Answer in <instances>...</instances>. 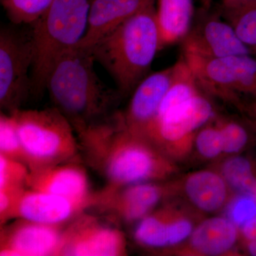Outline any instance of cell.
Listing matches in <instances>:
<instances>
[{
	"mask_svg": "<svg viewBox=\"0 0 256 256\" xmlns=\"http://www.w3.org/2000/svg\"><path fill=\"white\" fill-rule=\"evenodd\" d=\"M28 173L24 163L0 154V190L25 188Z\"/></svg>",
	"mask_w": 256,
	"mask_h": 256,
	"instance_id": "cell-28",
	"label": "cell"
},
{
	"mask_svg": "<svg viewBox=\"0 0 256 256\" xmlns=\"http://www.w3.org/2000/svg\"><path fill=\"white\" fill-rule=\"evenodd\" d=\"M154 4L128 18L89 48L121 95L132 92L161 50Z\"/></svg>",
	"mask_w": 256,
	"mask_h": 256,
	"instance_id": "cell-3",
	"label": "cell"
},
{
	"mask_svg": "<svg viewBox=\"0 0 256 256\" xmlns=\"http://www.w3.org/2000/svg\"><path fill=\"white\" fill-rule=\"evenodd\" d=\"M173 65L146 75L132 92L127 110L120 114L128 129L144 134L156 120L172 78Z\"/></svg>",
	"mask_w": 256,
	"mask_h": 256,
	"instance_id": "cell-15",
	"label": "cell"
},
{
	"mask_svg": "<svg viewBox=\"0 0 256 256\" xmlns=\"http://www.w3.org/2000/svg\"><path fill=\"white\" fill-rule=\"evenodd\" d=\"M11 114L31 170L64 164L76 156L74 127L58 109L18 110Z\"/></svg>",
	"mask_w": 256,
	"mask_h": 256,
	"instance_id": "cell-5",
	"label": "cell"
},
{
	"mask_svg": "<svg viewBox=\"0 0 256 256\" xmlns=\"http://www.w3.org/2000/svg\"><path fill=\"white\" fill-rule=\"evenodd\" d=\"M214 118L198 130L194 140L197 151L206 159H214L223 154L222 133Z\"/></svg>",
	"mask_w": 256,
	"mask_h": 256,
	"instance_id": "cell-27",
	"label": "cell"
},
{
	"mask_svg": "<svg viewBox=\"0 0 256 256\" xmlns=\"http://www.w3.org/2000/svg\"><path fill=\"white\" fill-rule=\"evenodd\" d=\"M175 194L174 183H138L121 188H108L96 195L95 206L127 222L142 220L164 196Z\"/></svg>",
	"mask_w": 256,
	"mask_h": 256,
	"instance_id": "cell-11",
	"label": "cell"
},
{
	"mask_svg": "<svg viewBox=\"0 0 256 256\" xmlns=\"http://www.w3.org/2000/svg\"><path fill=\"white\" fill-rule=\"evenodd\" d=\"M153 0H90L86 32L76 46L89 48Z\"/></svg>",
	"mask_w": 256,
	"mask_h": 256,
	"instance_id": "cell-16",
	"label": "cell"
},
{
	"mask_svg": "<svg viewBox=\"0 0 256 256\" xmlns=\"http://www.w3.org/2000/svg\"><path fill=\"white\" fill-rule=\"evenodd\" d=\"M176 193L182 192L192 207L202 213H215L226 206L230 188L220 172L200 170L175 182Z\"/></svg>",
	"mask_w": 256,
	"mask_h": 256,
	"instance_id": "cell-18",
	"label": "cell"
},
{
	"mask_svg": "<svg viewBox=\"0 0 256 256\" xmlns=\"http://www.w3.org/2000/svg\"><path fill=\"white\" fill-rule=\"evenodd\" d=\"M63 236L60 226L22 220L2 230L0 256H60Z\"/></svg>",
	"mask_w": 256,
	"mask_h": 256,
	"instance_id": "cell-14",
	"label": "cell"
},
{
	"mask_svg": "<svg viewBox=\"0 0 256 256\" xmlns=\"http://www.w3.org/2000/svg\"><path fill=\"white\" fill-rule=\"evenodd\" d=\"M96 195L86 200H76L36 190H23L18 197L13 218L47 225L60 226L85 208L94 206Z\"/></svg>",
	"mask_w": 256,
	"mask_h": 256,
	"instance_id": "cell-13",
	"label": "cell"
},
{
	"mask_svg": "<svg viewBox=\"0 0 256 256\" xmlns=\"http://www.w3.org/2000/svg\"><path fill=\"white\" fill-rule=\"evenodd\" d=\"M182 54L218 58L255 54L246 46L235 30L222 15L203 9L194 16L190 32L184 38Z\"/></svg>",
	"mask_w": 256,
	"mask_h": 256,
	"instance_id": "cell-9",
	"label": "cell"
},
{
	"mask_svg": "<svg viewBox=\"0 0 256 256\" xmlns=\"http://www.w3.org/2000/svg\"><path fill=\"white\" fill-rule=\"evenodd\" d=\"M90 0H54L46 12L30 24L34 46L33 94L46 90L57 62L80 43L86 32Z\"/></svg>",
	"mask_w": 256,
	"mask_h": 256,
	"instance_id": "cell-4",
	"label": "cell"
},
{
	"mask_svg": "<svg viewBox=\"0 0 256 256\" xmlns=\"http://www.w3.org/2000/svg\"><path fill=\"white\" fill-rule=\"evenodd\" d=\"M218 114L212 98L202 92L156 119L143 136L172 160L186 156L197 132Z\"/></svg>",
	"mask_w": 256,
	"mask_h": 256,
	"instance_id": "cell-7",
	"label": "cell"
},
{
	"mask_svg": "<svg viewBox=\"0 0 256 256\" xmlns=\"http://www.w3.org/2000/svg\"><path fill=\"white\" fill-rule=\"evenodd\" d=\"M26 188L86 200L94 196L89 192L86 173L78 165L60 164L31 170Z\"/></svg>",
	"mask_w": 256,
	"mask_h": 256,
	"instance_id": "cell-17",
	"label": "cell"
},
{
	"mask_svg": "<svg viewBox=\"0 0 256 256\" xmlns=\"http://www.w3.org/2000/svg\"><path fill=\"white\" fill-rule=\"evenodd\" d=\"M195 227V216L190 210L170 204L140 220L134 237L146 247L174 246L188 238Z\"/></svg>",
	"mask_w": 256,
	"mask_h": 256,
	"instance_id": "cell-12",
	"label": "cell"
},
{
	"mask_svg": "<svg viewBox=\"0 0 256 256\" xmlns=\"http://www.w3.org/2000/svg\"><path fill=\"white\" fill-rule=\"evenodd\" d=\"M204 92L240 108L244 96L256 98V54L218 58L182 54Z\"/></svg>",
	"mask_w": 256,
	"mask_h": 256,
	"instance_id": "cell-6",
	"label": "cell"
},
{
	"mask_svg": "<svg viewBox=\"0 0 256 256\" xmlns=\"http://www.w3.org/2000/svg\"><path fill=\"white\" fill-rule=\"evenodd\" d=\"M202 92L203 90L197 80L196 75L182 55L173 64L171 84L162 102L156 118L190 100L194 96L198 95Z\"/></svg>",
	"mask_w": 256,
	"mask_h": 256,
	"instance_id": "cell-21",
	"label": "cell"
},
{
	"mask_svg": "<svg viewBox=\"0 0 256 256\" xmlns=\"http://www.w3.org/2000/svg\"><path fill=\"white\" fill-rule=\"evenodd\" d=\"M214 120L222 133L223 154H237L248 144L252 128L248 120V124H246L238 119L220 116L218 114Z\"/></svg>",
	"mask_w": 256,
	"mask_h": 256,
	"instance_id": "cell-24",
	"label": "cell"
},
{
	"mask_svg": "<svg viewBox=\"0 0 256 256\" xmlns=\"http://www.w3.org/2000/svg\"><path fill=\"white\" fill-rule=\"evenodd\" d=\"M34 46L31 28L4 26L0 31V104L9 112L33 94L31 70Z\"/></svg>",
	"mask_w": 256,
	"mask_h": 256,
	"instance_id": "cell-8",
	"label": "cell"
},
{
	"mask_svg": "<svg viewBox=\"0 0 256 256\" xmlns=\"http://www.w3.org/2000/svg\"><path fill=\"white\" fill-rule=\"evenodd\" d=\"M226 216L238 228H242L256 217V196L238 193L227 203Z\"/></svg>",
	"mask_w": 256,
	"mask_h": 256,
	"instance_id": "cell-29",
	"label": "cell"
},
{
	"mask_svg": "<svg viewBox=\"0 0 256 256\" xmlns=\"http://www.w3.org/2000/svg\"><path fill=\"white\" fill-rule=\"evenodd\" d=\"M218 12L232 25L240 41L256 54V0L222 2Z\"/></svg>",
	"mask_w": 256,
	"mask_h": 256,
	"instance_id": "cell-22",
	"label": "cell"
},
{
	"mask_svg": "<svg viewBox=\"0 0 256 256\" xmlns=\"http://www.w3.org/2000/svg\"><path fill=\"white\" fill-rule=\"evenodd\" d=\"M214 1V0H201L203 8H205V9H210Z\"/></svg>",
	"mask_w": 256,
	"mask_h": 256,
	"instance_id": "cell-32",
	"label": "cell"
},
{
	"mask_svg": "<svg viewBox=\"0 0 256 256\" xmlns=\"http://www.w3.org/2000/svg\"><path fill=\"white\" fill-rule=\"evenodd\" d=\"M242 110L247 112L248 116V120L254 127L256 130V98H254V100L250 104H244Z\"/></svg>",
	"mask_w": 256,
	"mask_h": 256,
	"instance_id": "cell-31",
	"label": "cell"
},
{
	"mask_svg": "<svg viewBox=\"0 0 256 256\" xmlns=\"http://www.w3.org/2000/svg\"><path fill=\"white\" fill-rule=\"evenodd\" d=\"M92 52L76 46L57 62L47 79L46 90L56 108L76 130L110 119L120 92L104 84L94 68Z\"/></svg>",
	"mask_w": 256,
	"mask_h": 256,
	"instance_id": "cell-2",
	"label": "cell"
},
{
	"mask_svg": "<svg viewBox=\"0 0 256 256\" xmlns=\"http://www.w3.org/2000/svg\"><path fill=\"white\" fill-rule=\"evenodd\" d=\"M54 0H1L13 24L30 25L44 14Z\"/></svg>",
	"mask_w": 256,
	"mask_h": 256,
	"instance_id": "cell-25",
	"label": "cell"
},
{
	"mask_svg": "<svg viewBox=\"0 0 256 256\" xmlns=\"http://www.w3.org/2000/svg\"><path fill=\"white\" fill-rule=\"evenodd\" d=\"M194 16V0H158L156 20L162 48L182 42Z\"/></svg>",
	"mask_w": 256,
	"mask_h": 256,
	"instance_id": "cell-20",
	"label": "cell"
},
{
	"mask_svg": "<svg viewBox=\"0 0 256 256\" xmlns=\"http://www.w3.org/2000/svg\"><path fill=\"white\" fill-rule=\"evenodd\" d=\"M245 1V0H222V3H236L240 2Z\"/></svg>",
	"mask_w": 256,
	"mask_h": 256,
	"instance_id": "cell-33",
	"label": "cell"
},
{
	"mask_svg": "<svg viewBox=\"0 0 256 256\" xmlns=\"http://www.w3.org/2000/svg\"><path fill=\"white\" fill-rule=\"evenodd\" d=\"M220 173L229 188L256 196V168L248 158L234 156L224 161Z\"/></svg>",
	"mask_w": 256,
	"mask_h": 256,
	"instance_id": "cell-23",
	"label": "cell"
},
{
	"mask_svg": "<svg viewBox=\"0 0 256 256\" xmlns=\"http://www.w3.org/2000/svg\"><path fill=\"white\" fill-rule=\"evenodd\" d=\"M238 228L227 217L203 220L188 237L184 252L196 256H220L230 252L238 240Z\"/></svg>",
	"mask_w": 256,
	"mask_h": 256,
	"instance_id": "cell-19",
	"label": "cell"
},
{
	"mask_svg": "<svg viewBox=\"0 0 256 256\" xmlns=\"http://www.w3.org/2000/svg\"><path fill=\"white\" fill-rule=\"evenodd\" d=\"M242 238L256 247V217L240 228Z\"/></svg>",
	"mask_w": 256,
	"mask_h": 256,
	"instance_id": "cell-30",
	"label": "cell"
},
{
	"mask_svg": "<svg viewBox=\"0 0 256 256\" xmlns=\"http://www.w3.org/2000/svg\"><path fill=\"white\" fill-rule=\"evenodd\" d=\"M77 132L89 161L105 175L108 188L165 180L176 171L171 158L146 136L126 128L119 114Z\"/></svg>",
	"mask_w": 256,
	"mask_h": 256,
	"instance_id": "cell-1",
	"label": "cell"
},
{
	"mask_svg": "<svg viewBox=\"0 0 256 256\" xmlns=\"http://www.w3.org/2000/svg\"><path fill=\"white\" fill-rule=\"evenodd\" d=\"M0 154L26 164V158L16 124L11 114H1Z\"/></svg>",
	"mask_w": 256,
	"mask_h": 256,
	"instance_id": "cell-26",
	"label": "cell"
},
{
	"mask_svg": "<svg viewBox=\"0 0 256 256\" xmlns=\"http://www.w3.org/2000/svg\"><path fill=\"white\" fill-rule=\"evenodd\" d=\"M124 254V234L90 216L79 217L64 230L60 256H119Z\"/></svg>",
	"mask_w": 256,
	"mask_h": 256,
	"instance_id": "cell-10",
	"label": "cell"
}]
</instances>
